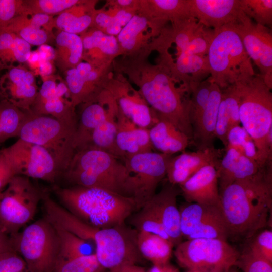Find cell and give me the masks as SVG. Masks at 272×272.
Here are the masks:
<instances>
[{"instance_id":"cell-44","label":"cell","mask_w":272,"mask_h":272,"mask_svg":"<svg viewBox=\"0 0 272 272\" xmlns=\"http://www.w3.org/2000/svg\"><path fill=\"white\" fill-rule=\"evenodd\" d=\"M239 2L242 11L248 17L262 26H271V0H239Z\"/></svg>"},{"instance_id":"cell-49","label":"cell","mask_w":272,"mask_h":272,"mask_svg":"<svg viewBox=\"0 0 272 272\" xmlns=\"http://www.w3.org/2000/svg\"><path fill=\"white\" fill-rule=\"evenodd\" d=\"M0 272H31L23 258L9 252L0 256Z\"/></svg>"},{"instance_id":"cell-31","label":"cell","mask_w":272,"mask_h":272,"mask_svg":"<svg viewBox=\"0 0 272 272\" xmlns=\"http://www.w3.org/2000/svg\"><path fill=\"white\" fill-rule=\"evenodd\" d=\"M158 118L157 123L149 129L154 149L170 155L183 151L190 143V139L168 121Z\"/></svg>"},{"instance_id":"cell-52","label":"cell","mask_w":272,"mask_h":272,"mask_svg":"<svg viewBox=\"0 0 272 272\" xmlns=\"http://www.w3.org/2000/svg\"><path fill=\"white\" fill-rule=\"evenodd\" d=\"M147 272H180L175 266L168 262L161 265H153Z\"/></svg>"},{"instance_id":"cell-25","label":"cell","mask_w":272,"mask_h":272,"mask_svg":"<svg viewBox=\"0 0 272 272\" xmlns=\"http://www.w3.org/2000/svg\"><path fill=\"white\" fill-rule=\"evenodd\" d=\"M256 161L241 154L236 149L227 146L217 169L219 192L232 183L247 179L259 170Z\"/></svg>"},{"instance_id":"cell-24","label":"cell","mask_w":272,"mask_h":272,"mask_svg":"<svg viewBox=\"0 0 272 272\" xmlns=\"http://www.w3.org/2000/svg\"><path fill=\"white\" fill-rule=\"evenodd\" d=\"M161 63L175 80L182 83L190 94L210 76L207 55L180 53L175 59L163 60Z\"/></svg>"},{"instance_id":"cell-23","label":"cell","mask_w":272,"mask_h":272,"mask_svg":"<svg viewBox=\"0 0 272 272\" xmlns=\"http://www.w3.org/2000/svg\"><path fill=\"white\" fill-rule=\"evenodd\" d=\"M179 186L188 203L221 205L217 168L214 165L205 166Z\"/></svg>"},{"instance_id":"cell-59","label":"cell","mask_w":272,"mask_h":272,"mask_svg":"<svg viewBox=\"0 0 272 272\" xmlns=\"http://www.w3.org/2000/svg\"><path fill=\"white\" fill-rule=\"evenodd\" d=\"M2 191H3V190L0 191V200H1V197H2Z\"/></svg>"},{"instance_id":"cell-2","label":"cell","mask_w":272,"mask_h":272,"mask_svg":"<svg viewBox=\"0 0 272 272\" xmlns=\"http://www.w3.org/2000/svg\"><path fill=\"white\" fill-rule=\"evenodd\" d=\"M120 160L97 149L76 151L64 172V176L76 185L100 189L134 198L133 176Z\"/></svg>"},{"instance_id":"cell-57","label":"cell","mask_w":272,"mask_h":272,"mask_svg":"<svg viewBox=\"0 0 272 272\" xmlns=\"http://www.w3.org/2000/svg\"><path fill=\"white\" fill-rule=\"evenodd\" d=\"M228 272H238V270L237 268L235 267V266L232 267L231 268Z\"/></svg>"},{"instance_id":"cell-19","label":"cell","mask_w":272,"mask_h":272,"mask_svg":"<svg viewBox=\"0 0 272 272\" xmlns=\"http://www.w3.org/2000/svg\"><path fill=\"white\" fill-rule=\"evenodd\" d=\"M119 110L137 126L150 129L158 121L139 91L127 83L114 82L106 85Z\"/></svg>"},{"instance_id":"cell-46","label":"cell","mask_w":272,"mask_h":272,"mask_svg":"<svg viewBox=\"0 0 272 272\" xmlns=\"http://www.w3.org/2000/svg\"><path fill=\"white\" fill-rule=\"evenodd\" d=\"M236 266L243 272H272V262L254 254L247 247L240 253Z\"/></svg>"},{"instance_id":"cell-32","label":"cell","mask_w":272,"mask_h":272,"mask_svg":"<svg viewBox=\"0 0 272 272\" xmlns=\"http://www.w3.org/2000/svg\"><path fill=\"white\" fill-rule=\"evenodd\" d=\"M95 1H81L54 17L55 27L59 31L79 34L92 26Z\"/></svg>"},{"instance_id":"cell-10","label":"cell","mask_w":272,"mask_h":272,"mask_svg":"<svg viewBox=\"0 0 272 272\" xmlns=\"http://www.w3.org/2000/svg\"><path fill=\"white\" fill-rule=\"evenodd\" d=\"M138 232L125 223L98 229L94 236V244L95 254L101 266L110 270L139 262L142 256L137 246Z\"/></svg>"},{"instance_id":"cell-50","label":"cell","mask_w":272,"mask_h":272,"mask_svg":"<svg viewBox=\"0 0 272 272\" xmlns=\"http://www.w3.org/2000/svg\"><path fill=\"white\" fill-rule=\"evenodd\" d=\"M37 51L40 56V60L51 62L54 61L55 58V49L51 46L45 44L39 46Z\"/></svg>"},{"instance_id":"cell-5","label":"cell","mask_w":272,"mask_h":272,"mask_svg":"<svg viewBox=\"0 0 272 272\" xmlns=\"http://www.w3.org/2000/svg\"><path fill=\"white\" fill-rule=\"evenodd\" d=\"M239 92V116L242 127L252 138L257 163L272 160V93L259 74L236 85Z\"/></svg>"},{"instance_id":"cell-40","label":"cell","mask_w":272,"mask_h":272,"mask_svg":"<svg viewBox=\"0 0 272 272\" xmlns=\"http://www.w3.org/2000/svg\"><path fill=\"white\" fill-rule=\"evenodd\" d=\"M150 22L144 15L134 14L117 35L120 48L126 51L136 49L144 39V33L150 25Z\"/></svg>"},{"instance_id":"cell-18","label":"cell","mask_w":272,"mask_h":272,"mask_svg":"<svg viewBox=\"0 0 272 272\" xmlns=\"http://www.w3.org/2000/svg\"><path fill=\"white\" fill-rule=\"evenodd\" d=\"M3 99L24 111H30L38 90L34 73L22 64L13 67L0 78Z\"/></svg>"},{"instance_id":"cell-43","label":"cell","mask_w":272,"mask_h":272,"mask_svg":"<svg viewBox=\"0 0 272 272\" xmlns=\"http://www.w3.org/2000/svg\"><path fill=\"white\" fill-rule=\"evenodd\" d=\"M227 146L236 149L241 154L257 162V151L254 142L247 131L240 125L229 130L227 135Z\"/></svg>"},{"instance_id":"cell-20","label":"cell","mask_w":272,"mask_h":272,"mask_svg":"<svg viewBox=\"0 0 272 272\" xmlns=\"http://www.w3.org/2000/svg\"><path fill=\"white\" fill-rule=\"evenodd\" d=\"M188 3L192 17L213 29L236 23L243 13L239 0H188Z\"/></svg>"},{"instance_id":"cell-1","label":"cell","mask_w":272,"mask_h":272,"mask_svg":"<svg viewBox=\"0 0 272 272\" xmlns=\"http://www.w3.org/2000/svg\"><path fill=\"white\" fill-rule=\"evenodd\" d=\"M268 161L252 176L236 181L220 195L228 238L250 240L266 227L272 207V164Z\"/></svg>"},{"instance_id":"cell-7","label":"cell","mask_w":272,"mask_h":272,"mask_svg":"<svg viewBox=\"0 0 272 272\" xmlns=\"http://www.w3.org/2000/svg\"><path fill=\"white\" fill-rule=\"evenodd\" d=\"M26 112L19 138L45 149L54 159L60 172H64L76 152L77 125L52 116Z\"/></svg>"},{"instance_id":"cell-38","label":"cell","mask_w":272,"mask_h":272,"mask_svg":"<svg viewBox=\"0 0 272 272\" xmlns=\"http://www.w3.org/2000/svg\"><path fill=\"white\" fill-rule=\"evenodd\" d=\"M133 15L128 8H116L108 11L96 10L91 27L115 36L118 35Z\"/></svg>"},{"instance_id":"cell-3","label":"cell","mask_w":272,"mask_h":272,"mask_svg":"<svg viewBox=\"0 0 272 272\" xmlns=\"http://www.w3.org/2000/svg\"><path fill=\"white\" fill-rule=\"evenodd\" d=\"M56 192L64 208L98 229L123 224L137 210L133 198L100 189L75 185L58 189Z\"/></svg>"},{"instance_id":"cell-4","label":"cell","mask_w":272,"mask_h":272,"mask_svg":"<svg viewBox=\"0 0 272 272\" xmlns=\"http://www.w3.org/2000/svg\"><path fill=\"white\" fill-rule=\"evenodd\" d=\"M135 82L139 92L157 117L171 123L191 142L193 132L188 116L190 97L186 98V93L190 94L184 86H176L179 82L168 69L162 63L149 66L143 71L141 79H135Z\"/></svg>"},{"instance_id":"cell-27","label":"cell","mask_w":272,"mask_h":272,"mask_svg":"<svg viewBox=\"0 0 272 272\" xmlns=\"http://www.w3.org/2000/svg\"><path fill=\"white\" fill-rule=\"evenodd\" d=\"M80 36L83 47L82 59L94 66L104 67L107 58H112L120 51L115 36L93 27Z\"/></svg>"},{"instance_id":"cell-53","label":"cell","mask_w":272,"mask_h":272,"mask_svg":"<svg viewBox=\"0 0 272 272\" xmlns=\"http://www.w3.org/2000/svg\"><path fill=\"white\" fill-rule=\"evenodd\" d=\"M110 272H147L136 264H127L110 270Z\"/></svg>"},{"instance_id":"cell-30","label":"cell","mask_w":272,"mask_h":272,"mask_svg":"<svg viewBox=\"0 0 272 272\" xmlns=\"http://www.w3.org/2000/svg\"><path fill=\"white\" fill-rule=\"evenodd\" d=\"M105 91L106 95V115L94 131L88 148L106 151L123 160L124 157L116 144L118 108L110 93L106 89Z\"/></svg>"},{"instance_id":"cell-42","label":"cell","mask_w":272,"mask_h":272,"mask_svg":"<svg viewBox=\"0 0 272 272\" xmlns=\"http://www.w3.org/2000/svg\"><path fill=\"white\" fill-rule=\"evenodd\" d=\"M78 0H23L24 15H58L79 3Z\"/></svg>"},{"instance_id":"cell-12","label":"cell","mask_w":272,"mask_h":272,"mask_svg":"<svg viewBox=\"0 0 272 272\" xmlns=\"http://www.w3.org/2000/svg\"><path fill=\"white\" fill-rule=\"evenodd\" d=\"M2 150L16 175L53 182L60 173L52 156L38 145L19 138Z\"/></svg>"},{"instance_id":"cell-14","label":"cell","mask_w":272,"mask_h":272,"mask_svg":"<svg viewBox=\"0 0 272 272\" xmlns=\"http://www.w3.org/2000/svg\"><path fill=\"white\" fill-rule=\"evenodd\" d=\"M182 238L227 241L228 232L221 205L188 203L179 209Z\"/></svg>"},{"instance_id":"cell-11","label":"cell","mask_w":272,"mask_h":272,"mask_svg":"<svg viewBox=\"0 0 272 272\" xmlns=\"http://www.w3.org/2000/svg\"><path fill=\"white\" fill-rule=\"evenodd\" d=\"M40 197L29 178L14 176L2 191L0 200V221L5 230H17L31 221Z\"/></svg>"},{"instance_id":"cell-35","label":"cell","mask_w":272,"mask_h":272,"mask_svg":"<svg viewBox=\"0 0 272 272\" xmlns=\"http://www.w3.org/2000/svg\"><path fill=\"white\" fill-rule=\"evenodd\" d=\"M137 243L141 256L153 265L169 262L174 246L168 239L144 231L138 232Z\"/></svg>"},{"instance_id":"cell-13","label":"cell","mask_w":272,"mask_h":272,"mask_svg":"<svg viewBox=\"0 0 272 272\" xmlns=\"http://www.w3.org/2000/svg\"><path fill=\"white\" fill-rule=\"evenodd\" d=\"M172 156L152 151L124 159L133 178L137 210L155 194L158 185L166 175L167 165Z\"/></svg>"},{"instance_id":"cell-28","label":"cell","mask_w":272,"mask_h":272,"mask_svg":"<svg viewBox=\"0 0 272 272\" xmlns=\"http://www.w3.org/2000/svg\"><path fill=\"white\" fill-rule=\"evenodd\" d=\"M116 144L126 157L153 151L149 129L140 127L127 118L118 109Z\"/></svg>"},{"instance_id":"cell-45","label":"cell","mask_w":272,"mask_h":272,"mask_svg":"<svg viewBox=\"0 0 272 272\" xmlns=\"http://www.w3.org/2000/svg\"><path fill=\"white\" fill-rule=\"evenodd\" d=\"M103 268L95 254L76 258L57 260L54 272H99Z\"/></svg>"},{"instance_id":"cell-37","label":"cell","mask_w":272,"mask_h":272,"mask_svg":"<svg viewBox=\"0 0 272 272\" xmlns=\"http://www.w3.org/2000/svg\"><path fill=\"white\" fill-rule=\"evenodd\" d=\"M52 225L56 230L59 242L57 261L95 254V247L93 244L59 227Z\"/></svg>"},{"instance_id":"cell-48","label":"cell","mask_w":272,"mask_h":272,"mask_svg":"<svg viewBox=\"0 0 272 272\" xmlns=\"http://www.w3.org/2000/svg\"><path fill=\"white\" fill-rule=\"evenodd\" d=\"M24 13L22 0H0V32L15 18Z\"/></svg>"},{"instance_id":"cell-6","label":"cell","mask_w":272,"mask_h":272,"mask_svg":"<svg viewBox=\"0 0 272 272\" xmlns=\"http://www.w3.org/2000/svg\"><path fill=\"white\" fill-rule=\"evenodd\" d=\"M207 57L210 77L221 90L246 83L256 75L252 61L231 24L214 29Z\"/></svg>"},{"instance_id":"cell-33","label":"cell","mask_w":272,"mask_h":272,"mask_svg":"<svg viewBox=\"0 0 272 272\" xmlns=\"http://www.w3.org/2000/svg\"><path fill=\"white\" fill-rule=\"evenodd\" d=\"M55 42L54 62L60 71L64 73L82 61L83 47L80 35L59 31L55 35Z\"/></svg>"},{"instance_id":"cell-51","label":"cell","mask_w":272,"mask_h":272,"mask_svg":"<svg viewBox=\"0 0 272 272\" xmlns=\"http://www.w3.org/2000/svg\"><path fill=\"white\" fill-rule=\"evenodd\" d=\"M53 62L46 60H40L37 72L42 78L52 75L53 72Z\"/></svg>"},{"instance_id":"cell-60","label":"cell","mask_w":272,"mask_h":272,"mask_svg":"<svg viewBox=\"0 0 272 272\" xmlns=\"http://www.w3.org/2000/svg\"><path fill=\"white\" fill-rule=\"evenodd\" d=\"M188 272H199V271H190V270H188Z\"/></svg>"},{"instance_id":"cell-9","label":"cell","mask_w":272,"mask_h":272,"mask_svg":"<svg viewBox=\"0 0 272 272\" xmlns=\"http://www.w3.org/2000/svg\"><path fill=\"white\" fill-rule=\"evenodd\" d=\"M15 245L31 272H54L59 242L56 230L47 219L27 226L17 237Z\"/></svg>"},{"instance_id":"cell-36","label":"cell","mask_w":272,"mask_h":272,"mask_svg":"<svg viewBox=\"0 0 272 272\" xmlns=\"http://www.w3.org/2000/svg\"><path fill=\"white\" fill-rule=\"evenodd\" d=\"M2 31L14 33L30 45L39 46L52 42L55 38L53 32L36 24L29 14L18 16Z\"/></svg>"},{"instance_id":"cell-29","label":"cell","mask_w":272,"mask_h":272,"mask_svg":"<svg viewBox=\"0 0 272 272\" xmlns=\"http://www.w3.org/2000/svg\"><path fill=\"white\" fill-rule=\"evenodd\" d=\"M75 135V151L88 148L95 130L105 118L106 112V95L103 90L93 102L84 104Z\"/></svg>"},{"instance_id":"cell-56","label":"cell","mask_w":272,"mask_h":272,"mask_svg":"<svg viewBox=\"0 0 272 272\" xmlns=\"http://www.w3.org/2000/svg\"><path fill=\"white\" fill-rule=\"evenodd\" d=\"M116 3L119 6L123 8H128V7L131 6L133 3V1L131 0H118Z\"/></svg>"},{"instance_id":"cell-55","label":"cell","mask_w":272,"mask_h":272,"mask_svg":"<svg viewBox=\"0 0 272 272\" xmlns=\"http://www.w3.org/2000/svg\"><path fill=\"white\" fill-rule=\"evenodd\" d=\"M9 252H11L10 245L0 233V256Z\"/></svg>"},{"instance_id":"cell-34","label":"cell","mask_w":272,"mask_h":272,"mask_svg":"<svg viewBox=\"0 0 272 272\" xmlns=\"http://www.w3.org/2000/svg\"><path fill=\"white\" fill-rule=\"evenodd\" d=\"M31 45L14 33L0 32V71L26 63Z\"/></svg>"},{"instance_id":"cell-47","label":"cell","mask_w":272,"mask_h":272,"mask_svg":"<svg viewBox=\"0 0 272 272\" xmlns=\"http://www.w3.org/2000/svg\"><path fill=\"white\" fill-rule=\"evenodd\" d=\"M252 239L247 248L254 254L272 262L271 230H263Z\"/></svg>"},{"instance_id":"cell-39","label":"cell","mask_w":272,"mask_h":272,"mask_svg":"<svg viewBox=\"0 0 272 272\" xmlns=\"http://www.w3.org/2000/svg\"><path fill=\"white\" fill-rule=\"evenodd\" d=\"M26 117V111L5 99L0 101V145L10 138L19 137Z\"/></svg>"},{"instance_id":"cell-21","label":"cell","mask_w":272,"mask_h":272,"mask_svg":"<svg viewBox=\"0 0 272 272\" xmlns=\"http://www.w3.org/2000/svg\"><path fill=\"white\" fill-rule=\"evenodd\" d=\"M222 150L215 147L197 150L192 152H183L172 156L169 160L166 176L169 183L180 185L205 166L213 165L219 167Z\"/></svg>"},{"instance_id":"cell-41","label":"cell","mask_w":272,"mask_h":272,"mask_svg":"<svg viewBox=\"0 0 272 272\" xmlns=\"http://www.w3.org/2000/svg\"><path fill=\"white\" fill-rule=\"evenodd\" d=\"M136 211L129 217L130 223L135 230L158 235L170 241L155 212L148 201Z\"/></svg>"},{"instance_id":"cell-58","label":"cell","mask_w":272,"mask_h":272,"mask_svg":"<svg viewBox=\"0 0 272 272\" xmlns=\"http://www.w3.org/2000/svg\"><path fill=\"white\" fill-rule=\"evenodd\" d=\"M3 99V96L2 95V93H1V90H0V101L2 100Z\"/></svg>"},{"instance_id":"cell-22","label":"cell","mask_w":272,"mask_h":272,"mask_svg":"<svg viewBox=\"0 0 272 272\" xmlns=\"http://www.w3.org/2000/svg\"><path fill=\"white\" fill-rule=\"evenodd\" d=\"M179 192L176 185L169 183L148 201L174 246L180 244L182 239L180 227V211L177 205V197Z\"/></svg>"},{"instance_id":"cell-15","label":"cell","mask_w":272,"mask_h":272,"mask_svg":"<svg viewBox=\"0 0 272 272\" xmlns=\"http://www.w3.org/2000/svg\"><path fill=\"white\" fill-rule=\"evenodd\" d=\"M244 47L258 68L259 75L269 88H272V34L266 26L254 23L244 13L231 24Z\"/></svg>"},{"instance_id":"cell-26","label":"cell","mask_w":272,"mask_h":272,"mask_svg":"<svg viewBox=\"0 0 272 272\" xmlns=\"http://www.w3.org/2000/svg\"><path fill=\"white\" fill-rule=\"evenodd\" d=\"M222 90L214 82L207 105L196 123L192 127L193 136L191 143L197 150H205L214 147L215 129Z\"/></svg>"},{"instance_id":"cell-16","label":"cell","mask_w":272,"mask_h":272,"mask_svg":"<svg viewBox=\"0 0 272 272\" xmlns=\"http://www.w3.org/2000/svg\"><path fill=\"white\" fill-rule=\"evenodd\" d=\"M30 111L35 114L52 116L70 124L77 125L75 108L72 104L65 82L53 74L42 78Z\"/></svg>"},{"instance_id":"cell-54","label":"cell","mask_w":272,"mask_h":272,"mask_svg":"<svg viewBox=\"0 0 272 272\" xmlns=\"http://www.w3.org/2000/svg\"><path fill=\"white\" fill-rule=\"evenodd\" d=\"M40 62V56L37 50L31 51L26 63L34 71H37Z\"/></svg>"},{"instance_id":"cell-17","label":"cell","mask_w":272,"mask_h":272,"mask_svg":"<svg viewBox=\"0 0 272 272\" xmlns=\"http://www.w3.org/2000/svg\"><path fill=\"white\" fill-rule=\"evenodd\" d=\"M103 68L81 61L64 72L65 82L74 108L94 101L105 89L106 84L100 79Z\"/></svg>"},{"instance_id":"cell-8","label":"cell","mask_w":272,"mask_h":272,"mask_svg":"<svg viewBox=\"0 0 272 272\" xmlns=\"http://www.w3.org/2000/svg\"><path fill=\"white\" fill-rule=\"evenodd\" d=\"M174 255L180 266L190 271L228 272L236 266L240 253L226 241L198 238L182 241Z\"/></svg>"}]
</instances>
